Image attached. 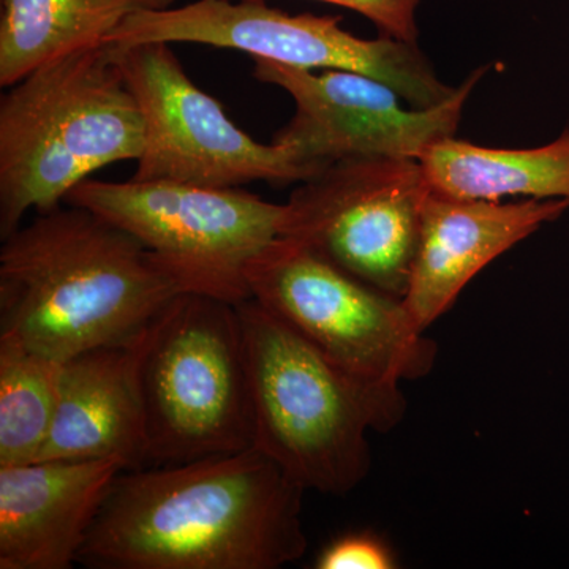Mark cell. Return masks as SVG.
Here are the masks:
<instances>
[{
    "instance_id": "obj_15",
    "label": "cell",
    "mask_w": 569,
    "mask_h": 569,
    "mask_svg": "<svg viewBox=\"0 0 569 569\" xmlns=\"http://www.w3.org/2000/svg\"><path fill=\"white\" fill-rule=\"evenodd\" d=\"M430 189L470 200H569V129L539 148H485L448 138L419 160Z\"/></svg>"
},
{
    "instance_id": "obj_12",
    "label": "cell",
    "mask_w": 569,
    "mask_h": 569,
    "mask_svg": "<svg viewBox=\"0 0 569 569\" xmlns=\"http://www.w3.org/2000/svg\"><path fill=\"white\" fill-rule=\"evenodd\" d=\"M568 209L569 200H470L430 189L402 298L418 328L427 331L486 266Z\"/></svg>"
},
{
    "instance_id": "obj_8",
    "label": "cell",
    "mask_w": 569,
    "mask_h": 569,
    "mask_svg": "<svg viewBox=\"0 0 569 569\" xmlns=\"http://www.w3.org/2000/svg\"><path fill=\"white\" fill-rule=\"evenodd\" d=\"M250 296L351 376L400 385L429 376L438 347L402 298L280 236L247 268Z\"/></svg>"
},
{
    "instance_id": "obj_13",
    "label": "cell",
    "mask_w": 569,
    "mask_h": 569,
    "mask_svg": "<svg viewBox=\"0 0 569 569\" xmlns=\"http://www.w3.org/2000/svg\"><path fill=\"white\" fill-rule=\"evenodd\" d=\"M118 460L0 467V569H69L116 477Z\"/></svg>"
},
{
    "instance_id": "obj_2",
    "label": "cell",
    "mask_w": 569,
    "mask_h": 569,
    "mask_svg": "<svg viewBox=\"0 0 569 569\" xmlns=\"http://www.w3.org/2000/svg\"><path fill=\"white\" fill-rule=\"evenodd\" d=\"M179 295L137 238L81 206L39 213L0 249V340L58 362L132 339Z\"/></svg>"
},
{
    "instance_id": "obj_7",
    "label": "cell",
    "mask_w": 569,
    "mask_h": 569,
    "mask_svg": "<svg viewBox=\"0 0 569 569\" xmlns=\"http://www.w3.org/2000/svg\"><path fill=\"white\" fill-rule=\"evenodd\" d=\"M104 43H198L246 52L301 70H348L388 82L411 107L432 108L456 92L417 43L359 39L340 17L290 14L266 0H194L129 18Z\"/></svg>"
},
{
    "instance_id": "obj_3",
    "label": "cell",
    "mask_w": 569,
    "mask_h": 569,
    "mask_svg": "<svg viewBox=\"0 0 569 569\" xmlns=\"http://www.w3.org/2000/svg\"><path fill=\"white\" fill-rule=\"evenodd\" d=\"M236 307L253 448L305 490L351 492L372 467L369 433L389 432L406 417L400 385L351 376L252 298Z\"/></svg>"
},
{
    "instance_id": "obj_14",
    "label": "cell",
    "mask_w": 569,
    "mask_h": 569,
    "mask_svg": "<svg viewBox=\"0 0 569 569\" xmlns=\"http://www.w3.org/2000/svg\"><path fill=\"white\" fill-rule=\"evenodd\" d=\"M160 316L126 342L63 362L54 422L39 460L111 459L123 470L146 467L141 373Z\"/></svg>"
},
{
    "instance_id": "obj_6",
    "label": "cell",
    "mask_w": 569,
    "mask_h": 569,
    "mask_svg": "<svg viewBox=\"0 0 569 569\" xmlns=\"http://www.w3.org/2000/svg\"><path fill=\"white\" fill-rule=\"evenodd\" d=\"M66 204L99 213L137 238L183 293L230 305L250 296L247 268L282 236L284 204L241 190L176 182H81Z\"/></svg>"
},
{
    "instance_id": "obj_5",
    "label": "cell",
    "mask_w": 569,
    "mask_h": 569,
    "mask_svg": "<svg viewBox=\"0 0 569 569\" xmlns=\"http://www.w3.org/2000/svg\"><path fill=\"white\" fill-rule=\"evenodd\" d=\"M141 385L146 467L253 448L244 335L234 305L179 295L160 316Z\"/></svg>"
},
{
    "instance_id": "obj_4",
    "label": "cell",
    "mask_w": 569,
    "mask_h": 569,
    "mask_svg": "<svg viewBox=\"0 0 569 569\" xmlns=\"http://www.w3.org/2000/svg\"><path fill=\"white\" fill-rule=\"evenodd\" d=\"M0 99V236L112 163L140 159L142 119L110 44L41 63Z\"/></svg>"
},
{
    "instance_id": "obj_9",
    "label": "cell",
    "mask_w": 569,
    "mask_h": 569,
    "mask_svg": "<svg viewBox=\"0 0 569 569\" xmlns=\"http://www.w3.org/2000/svg\"><path fill=\"white\" fill-rule=\"evenodd\" d=\"M110 47L141 112L142 152L133 181L231 189L299 183L317 174L287 146L263 144L239 129L194 84L170 43Z\"/></svg>"
},
{
    "instance_id": "obj_10",
    "label": "cell",
    "mask_w": 569,
    "mask_h": 569,
    "mask_svg": "<svg viewBox=\"0 0 569 569\" xmlns=\"http://www.w3.org/2000/svg\"><path fill=\"white\" fill-rule=\"evenodd\" d=\"M430 192L419 160L328 164L284 203L282 236L385 293L403 298Z\"/></svg>"
},
{
    "instance_id": "obj_18",
    "label": "cell",
    "mask_w": 569,
    "mask_h": 569,
    "mask_svg": "<svg viewBox=\"0 0 569 569\" xmlns=\"http://www.w3.org/2000/svg\"><path fill=\"white\" fill-rule=\"evenodd\" d=\"M397 561L383 539L370 533H350L335 539L318 556V569H392Z\"/></svg>"
},
{
    "instance_id": "obj_19",
    "label": "cell",
    "mask_w": 569,
    "mask_h": 569,
    "mask_svg": "<svg viewBox=\"0 0 569 569\" xmlns=\"http://www.w3.org/2000/svg\"><path fill=\"white\" fill-rule=\"evenodd\" d=\"M362 14L380 29L381 36L417 43V10L421 0H320Z\"/></svg>"
},
{
    "instance_id": "obj_17",
    "label": "cell",
    "mask_w": 569,
    "mask_h": 569,
    "mask_svg": "<svg viewBox=\"0 0 569 569\" xmlns=\"http://www.w3.org/2000/svg\"><path fill=\"white\" fill-rule=\"evenodd\" d=\"M62 365L0 340V467L39 460L54 422Z\"/></svg>"
},
{
    "instance_id": "obj_1",
    "label": "cell",
    "mask_w": 569,
    "mask_h": 569,
    "mask_svg": "<svg viewBox=\"0 0 569 569\" xmlns=\"http://www.w3.org/2000/svg\"><path fill=\"white\" fill-rule=\"evenodd\" d=\"M306 490L258 449L122 470L82 546L92 569H277L307 550Z\"/></svg>"
},
{
    "instance_id": "obj_11",
    "label": "cell",
    "mask_w": 569,
    "mask_h": 569,
    "mask_svg": "<svg viewBox=\"0 0 569 569\" xmlns=\"http://www.w3.org/2000/svg\"><path fill=\"white\" fill-rule=\"evenodd\" d=\"M258 81L291 97L293 118L272 138L313 171L348 159L421 160L437 142L455 138L486 67L471 71L451 99L415 108L388 82L348 70L295 69L253 59Z\"/></svg>"
},
{
    "instance_id": "obj_16",
    "label": "cell",
    "mask_w": 569,
    "mask_h": 569,
    "mask_svg": "<svg viewBox=\"0 0 569 569\" xmlns=\"http://www.w3.org/2000/svg\"><path fill=\"white\" fill-rule=\"evenodd\" d=\"M176 0H2L0 86L10 88L41 63L104 44L123 22Z\"/></svg>"
}]
</instances>
